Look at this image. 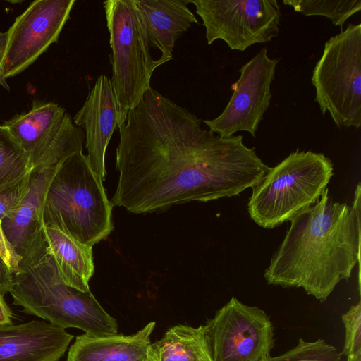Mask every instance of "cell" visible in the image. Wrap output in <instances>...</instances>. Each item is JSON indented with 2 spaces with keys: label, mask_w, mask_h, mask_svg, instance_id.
Listing matches in <instances>:
<instances>
[{
  "label": "cell",
  "mask_w": 361,
  "mask_h": 361,
  "mask_svg": "<svg viewBox=\"0 0 361 361\" xmlns=\"http://www.w3.org/2000/svg\"><path fill=\"white\" fill-rule=\"evenodd\" d=\"M111 200L134 214L238 195L269 169L241 135L221 137L150 87L118 128Z\"/></svg>",
  "instance_id": "1"
},
{
  "label": "cell",
  "mask_w": 361,
  "mask_h": 361,
  "mask_svg": "<svg viewBox=\"0 0 361 361\" xmlns=\"http://www.w3.org/2000/svg\"><path fill=\"white\" fill-rule=\"evenodd\" d=\"M360 183L351 206L334 201L326 188L290 220L264 271L267 283L302 288L322 302L360 262Z\"/></svg>",
  "instance_id": "2"
},
{
  "label": "cell",
  "mask_w": 361,
  "mask_h": 361,
  "mask_svg": "<svg viewBox=\"0 0 361 361\" xmlns=\"http://www.w3.org/2000/svg\"><path fill=\"white\" fill-rule=\"evenodd\" d=\"M23 311L62 327L76 328L90 336L118 334L116 319L101 306L90 290L82 292L61 279L44 231L21 257L13 273L10 292Z\"/></svg>",
  "instance_id": "3"
},
{
  "label": "cell",
  "mask_w": 361,
  "mask_h": 361,
  "mask_svg": "<svg viewBox=\"0 0 361 361\" xmlns=\"http://www.w3.org/2000/svg\"><path fill=\"white\" fill-rule=\"evenodd\" d=\"M102 180L82 152L59 167L47 193L43 224L93 247L113 231L112 207Z\"/></svg>",
  "instance_id": "4"
},
{
  "label": "cell",
  "mask_w": 361,
  "mask_h": 361,
  "mask_svg": "<svg viewBox=\"0 0 361 361\" xmlns=\"http://www.w3.org/2000/svg\"><path fill=\"white\" fill-rule=\"evenodd\" d=\"M333 175V164L324 154L297 149L269 167L252 188L248 214L264 228L278 227L314 204Z\"/></svg>",
  "instance_id": "5"
},
{
  "label": "cell",
  "mask_w": 361,
  "mask_h": 361,
  "mask_svg": "<svg viewBox=\"0 0 361 361\" xmlns=\"http://www.w3.org/2000/svg\"><path fill=\"white\" fill-rule=\"evenodd\" d=\"M103 4L112 50L110 80L118 106V128L151 87V77L158 65L135 0H107Z\"/></svg>",
  "instance_id": "6"
},
{
  "label": "cell",
  "mask_w": 361,
  "mask_h": 361,
  "mask_svg": "<svg viewBox=\"0 0 361 361\" xmlns=\"http://www.w3.org/2000/svg\"><path fill=\"white\" fill-rule=\"evenodd\" d=\"M315 102L337 126H361V24H348L324 44L312 72Z\"/></svg>",
  "instance_id": "7"
},
{
  "label": "cell",
  "mask_w": 361,
  "mask_h": 361,
  "mask_svg": "<svg viewBox=\"0 0 361 361\" xmlns=\"http://www.w3.org/2000/svg\"><path fill=\"white\" fill-rule=\"evenodd\" d=\"M195 5L208 44L224 40L232 50L265 43L279 32L281 8L275 0H185Z\"/></svg>",
  "instance_id": "8"
},
{
  "label": "cell",
  "mask_w": 361,
  "mask_h": 361,
  "mask_svg": "<svg viewBox=\"0 0 361 361\" xmlns=\"http://www.w3.org/2000/svg\"><path fill=\"white\" fill-rule=\"evenodd\" d=\"M204 327L213 361H266L275 345L268 314L235 297Z\"/></svg>",
  "instance_id": "9"
},
{
  "label": "cell",
  "mask_w": 361,
  "mask_h": 361,
  "mask_svg": "<svg viewBox=\"0 0 361 361\" xmlns=\"http://www.w3.org/2000/svg\"><path fill=\"white\" fill-rule=\"evenodd\" d=\"M2 125L25 152L32 169L65 161L83 150V130L54 102L33 101L30 111Z\"/></svg>",
  "instance_id": "10"
},
{
  "label": "cell",
  "mask_w": 361,
  "mask_h": 361,
  "mask_svg": "<svg viewBox=\"0 0 361 361\" xmlns=\"http://www.w3.org/2000/svg\"><path fill=\"white\" fill-rule=\"evenodd\" d=\"M75 2L37 0L16 18L7 31V43L1 65V74L6 80L22 73L51 44L57 42Z\"/></svg>",
  "instance_id": "11"
},
{
  "label": "cell",
  "mask_w": 361,
  "mask_h": 361,
  "mask_svg": "<svg viewBox=\"0 0 361 361\" xmlns=\"http://www.w3.org/2000/svg\"><path fill=\"white\" fill-rule=\"evenodd\" d=\"M279 60L271 59L267 50L260 51L240 69V78L232 85L233 90L223 112L212 120L202 121L209 130L221 137H229L239 131L255 137L264 114L269 109L271 85Z\"/></svg>",
  "instance_id": "12"
},
{
  "label": "cell",
  "mask_w": 361,
  "mask_h": 361,
  "mask_svg": "<svg viewBox=\"0 0 361 361\" xmlns=\"http://www.w3.org/2000/svg\"><path fill=\"white\" fill-rule=\"evenodd\" d=\"M119 112L111 80L100 75L73 123L85 130L87 157L94 173L103 181L106 177L105 154L113 133L118 128Z\"/></svg>",
  "instance_id": "13"
},
{
  "label": "cell",
  "mask_w": 361,
  "mask_h": 361,
  "mask_svg": "<svg viewBox=\"0 0 361 361\" xmlns=\"http://www.w3.org/2000/svg\"><path fill=\"white\" fill-rule=\"evenodd\" d=\"M73 338L44 321L0 324V361H59Z\"/></svg>",
  "instance_id": "14"
},
{
  "label": "cell",
  "mask_w": 361,
  "mask_h": 361,
  "mask_svg": "<svg viewBox=\"0 0 361 361\" xmlns=\"http://www.w3.org/2000/svg\"><path fill=\"white\" fill-rule=\"evenodd\" d=\"M65 161L32 168L26 196L17 209L1 222L7 239L20 257L44 231L43 210L47 193Z\"/></svg>",
  "instance_id": "15"
},
{
  "label": "cell",
  "mask_w": 361,
  "mask_h": 361,
  "mask_svg": "<svg viewBox=\"0 0 361 361\" xmlns=\"http://www.w3.org/2000/svg\"><path fill=\"white\" fill-rule=\"evenodd\" d=\"M150 47L161 56L158 66L173 59L176 41L198 21L182 0H135Z\"/></svg>",
  "instance_id": "16"
},
{
  "label": "cell",
  "mask_w": 361,
  "mask_h": 361,
  "mask_svg": "<svg viewBox=\"0 0 361 361\" xmlns=\"http://www.w3.org/2000/svg\"><path fill=\"white\" fill-rule=\"evenodd\" d=\"M155 325V322H150L129 336L80 335L68 350L67 361H146Z\"/></svg>",
  "instance_id": "17"
},
{
  "label": "cell",
  "mask_w": 361,
  "mask_h": 361,
  "mask_svg": "<svg viewBox=\"0 0 361 361\" xmlns=\"http://www.w3.org/2000/svg\"><path fill=\"white\" fill-rule=\"evenodd\" d=\"M44 231L63 281L82 292L89 291V281L94 272L93 247L81 243L54 227L44 226Z\"/></svg>",
  "instance_id": "18"
},
{
  "label": "cell",
  "mask_w": 361,
  "mask_h": 361,
  "mask_svg": "<svg viewBox=\"0 0 361 361\" xmlns=\"http://www.w3.org/2000/svg\"><path fill=\"white\" fill-rule=\"evenodd\" d=\"M146 361H213L204 325L177 324L151 343Z\"/></svg>",
  "instance_id": "19"
},
{
  "label": "cell",
  "mask_w": 361,
  "mask_h": 361,
  "mask_svg": "<svg viewBox=\"0 0 361 361\" xmlns=\"http://www.w3.org/2000/svg\"><path fill=\"white\" fill-rule=\"evenodd\" d=\"M31 170L25 152L8 129L0 125V187L20 180Z\"/></svg>",
  "instance_id": "20"
},
{
  "label": "cell",
  "mask_w": 361,
  "mask_h": 361,
  "mask_svg": "<svg viewBox=\"0 0 361 361\" xmlns=\"http://www.w3.org/2000/svg\"><path fill=\"white\" fill-rule=\"evenodd\" d=\"M283 4L305 16H325L341 27L350 17L361 10L360 0H285Z\"/></svg>",
  "instance_id": "21"
},
{
  "label": "cell",
  "mask_w": 361,
  "mask_h": 361,
  "mask_svg": "<svg viewBox=\"0 0 361 361\" xmlns=\"http://www.w3.org/2000/svg\"><path fill=\"white\" fill-rule=\"evenodd\" d=\"M266 361H341V354L322 338L313 342L300 338L295 347Z\"/></svg>",
  "instance_id": "22"
},
{
  "label": "cell",
  "mask_w": 361,
  "mask_h": 361,
  "mask_svg": "<svg viewBox=\"0 0 361 361\" xmlns=\"http://www.w3.org/2000/svg\"><path fill=\"white\" fill-rule=\"evenodd\" d=\"M345 337L341 355L346 357L361 353V302L341 315Z\"/></svg>",
  "instance_id": "23"
},
{
  "label": "cell",
  "mask_w": 361,
  "mask_h": 361,
  "mask_svg": "<svg viewBox=\"0 0 361 361\" xmlns=\"http://www.w3.org/2000/svg\"><path fill=\"white\" fill-rule=\"evenodd\" d=\"M30 171L20 180L0 187L1 224L17 209L26 196L30 187Z\"/></svg>",
  "instance_id": "24"
},
{
  "label": "cell",
  "mask_w": 361,
  "mask_h": 361,
  "mask_svg": "<svg viewBox=\"0 0 361 361\" xmlns=\"http://www.w3.org/2000/svg\"><path fill=\"white\" fill-rule=\"evenodd\" d=\"M0 258L11 271L12 274L17 271L21 257L7 239L0 223Z\"/></svg>",
  "instance_id": "25"
},
{
  "label": "cell",
  "mask_w": 361,
  "mask_h": 361,
  "mask_svg": "<svg viewBox=\"0 0 361 361\" xmlns=\"http://www.w3.org/2000/svg\"><path fill=\"white\" fill-rule=\"evenodd\" d=\"M13 287V274L0 258V293L4 296Z\"/></svg>",
  "instance_id": "26"
},
{
  "label": "cell",
  "mask_w": 361,
  "mask_h": 361,
  "mask_svg": "<svg viewBox=\"0 0 361 361\" xmlns=\"http://www.w3.org/2000/svg\"><path fill=\"white\" fill-rule=\"evenodd\" d=\"M12 318V312L0 293V324H11Z\"/></svg>",
  "instance_id": "27"
},
{
  "label": "cell",
  "mask_w": 361,
  "mask_h": 361,
  "mask_svg": "<svg viewBox=\"0 0 361 361\" xmlns=\"http://www.w3.org/2000/svg\"><path fill=\"white\" fill-rule=\"evenodd\" d=\"M7 38V32H3L0 31V85L6 90H9L10 87L8 85L6 80L3 77L1 71V65L6 50Z\"/></svg>",
  "instance_id": "28"
},
{
  "label": "cell",
  "mask_w": 361,
  "mask_h": 361,
  "mask_svg": "<svg viewBox=\"0 0 361 361\" xmlns=\"http://www.w3.org/2000/svg\"><path fill=\"white\" fill-rule=\"evenodd\" d=\"M347 361H361V353L347 357Z\"/></svg>",
  "instance_id": "29"
}]
</instances>
